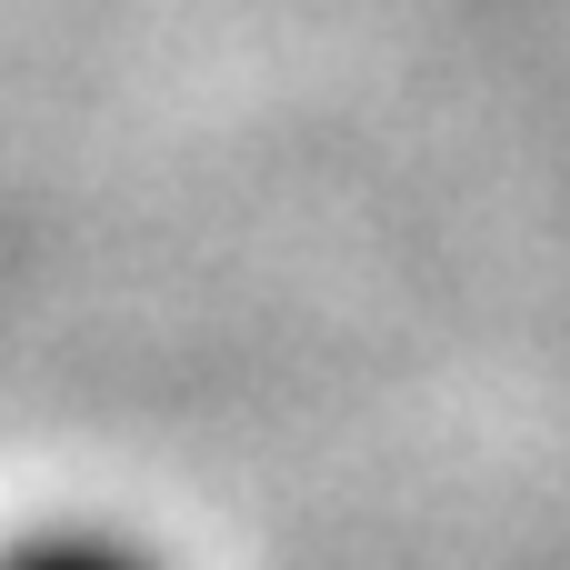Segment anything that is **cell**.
Wrapping results in <instances>:
<instances>
[{
    "label": "cell",
    "mask_w": 570,
    "mask_h": 570,
    "mask_svg": "<svg viewBox=\"0 0 570 570\" xmlns=\"http://www.w3.org/2000/svg\"><path fill=\"white\" fill-rule=\"evenodd\" d=\"M0 570H170V561L110 521H40V531L0 541Z\"/></svg>",
    "instance_id": "1"
}]
</instances>
